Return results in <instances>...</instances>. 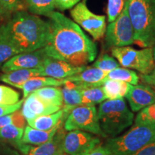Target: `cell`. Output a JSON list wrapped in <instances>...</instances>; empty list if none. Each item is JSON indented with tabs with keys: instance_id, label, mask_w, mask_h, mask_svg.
Here are the masks:
<instances>
[{
	"instance_id": "cell-5",
	"label": "cell",
	"mask_w": 155,
	"mask_h": 155,
	"mask_svg": "<svg viewBox=\"0 0 155 155\" xmlns=\"http://www.w3.org/2000/svg\"><path fill=\"white\" fill-rule=\"evenodd\" d=\"M155 139V124L134 125L127 133L111 138L105 147L115 155H131Z\"/></svg>"
},
{
	"instance_id": "cell-33",
	"label": "cell",
	"mask_w": 155,
	"mask_h": 155,
	"mask_svg": "<svg viewBox=\"0 0 155 155\" xmlns=\"http://www.w3.org/2000/svg\"><path fill=\"white\" fill-rule=\"evenodd\" d=\"M0 4L7 13L18 11L22 8V0H0Z\"/></svg>"
},
{
	"instance_id": "cell-1",
	"label": "cell",
	"mask_w": 155,
	"mask_h": 155,
	"mask_svg": "<svg viewBox=\"0 0 155 155\" xmlns=\"http://www.w3.org/2000/svg\"><path fill=\"white\" fill-rule=\"evenodd\" d=\"M48 17L51 32L43 48L48 57L78 67L94 61L97 55L96 44L79 25L58 12H53Z\"/></svg>"
},
{
	"instance_id": "cell-24",
	"label": "cell",
	"mask_w": 155,
	"mask_h": 155,
	"mask_svg": "<svg viewBox=\"0 0 155 155\" xmlns=\"http://www.w3.org/2000/svg\"><path fill=\"white\" fill-rule=\"evenodd\" d=\"M81 106H94L106 99L102 86L81 88Z\"/></svg>"
},
{
	"instance_id": "cell-39",
	"label": "cell",
	"mask_w": 155,
	"mask_h": 155,
	"mask_svg": "<svg viewBox=\"0 0 155 155\" xmlns=\"http://www.w3.org/2000/svg\"><path fill=\"white\" fill-rule=\"evenodd\" d=\"M0 155H20L17 150L11 148L8 145L0 143Z\"/></svg>"
},
{
	"instance_id": "cell-17",
	"label": "cell",
	"mask_w": 155,
	"mask_h": 155,
	"mask_svg": "<svg viewBox=\"0 0 155 155\" xmlns=\"http://www.w3.org/2000/svg\"><path fill=\"white\" fill-rule=\"evenodd\" d=\"M65 120V119L61 120L53 129L48 131L38 130V129H33L30 126H28L25 127L21 142L25 144H32L36 145V146L46 143L53 138L59 128L63 126Z\"/></svg>"
},
{
	"instance_id": "cell-2",
	"label": "cell",
	"mask_w": 155,
	"mask_h": 155,
	"mask_svg": "<svg viewBox=\"0 0 155 155\" xmlns=\"http://www.w3.org/2000/svg\"><path fill=\"white\" fill-rule=\"evenodd\" d=\"M0 29L18 54L43 48L51 32L50 22L24 11L17 12Z\"/></svg>"
},
{
	"instance_id": "cell-19",
	"label": "cell",
	"mask_w": 155,
	"mask_h": 155,
	"mask_svg": "<svg viewBox=\"0 0 155 155\" xmlns=\"http://www.w3.org/2000/svg\"><path fill=\"white\" fill-rule=\"evenodd\" d=\"M66 81L65 79H56L51 77L38 76L29 79L19 88L23 91V97L27 98L29 95L38 89L48 86H61L65 84Z\"/></svg>"
},
{
	"instance_id": "cell-32",
	"label": "cell",
	"mask_w": 155,
	"mask_h": 155,
	"mask_svg": "<svg viewBox=\"0 0 155 155\" xmlns=\"http://www.w3.org/2000/svg\"><path fill=\"white\" fill-rule=\"evenodd\" d=\"M126 0H108L107 15L108 22H112L120 15L125 5Z\"/></svg>"
},
{
	"instance_id": "cell-29",
	"label": "cell",
	"mask_w": 155,
	"mask_h": 155,
	"mask_svg": "<svg viewBox=\"0 0 155 155\" xmlns=\"http://www.w3.org/2000/svg\"><path fill=\"white\" fill-rule=\"evenodd\" d=\"M150 124H155V104L139 111L134 120V125Z\"/></svg>"
},
{
	"instance_id": "cell-43",
	"label": "cell",
	"mask_w": 155,
	"mask_h": 155,
	"mask_svg": "<svg viewBox=\"0 0 155 155\" xmlns=\"http://www.w3.org/2000/svg\"><path fill=\"white\" fill-rule=\"evenodd\" d=\"M63 155H68V154H63Z\"/></svg>"
},
{
	"instance_id": "cell-9",
	"label": "cell",
	"mask_w": 155,
	"mask_h": 155,
	"mask_svg": "<svg viewBox=\"0 0 155 155\" xmlns=\"http://www.w3.org/2000/svg\"><path fill=\"white\" fill-rule=\"evenodd\" d=\"M71 15L74 22L88 32L95 40H101L105 35L106 17L92 12L87 7L86 0L74 6L71 11Z\"/></svg>"
},
{
	"instance_id": "cell-6",
	"label": "cell",
	"mask_w": 155,
	"mask_h": 155,
	"mask_svg": "<svg viewBox=\"0 0 155 155\" xmlns=\"http://www.w3.org/2000/svg\"><path fill=\"white\" fill-rule=\"evenodd\" d=\"M111 54L122 67L136 70L142 75L150 74L155 68L152 47L141 50L130 46L114 47Z\"/></svg>"
},
{
	"instance_id": "cell-8",
	"label": "cell",
	"mask_w": 155,
	"mask_h": 155,
	"mask_svg": "<svg viewBox=\"0 0 155 155\" xmlns=\"http://www.w3.org/2000/svg\"><path fill=\"white\" fill-rule=\"evenodd\" d=\"M105 34L106 45L113 48L129 46L135 42L134 31L128 13L127 0L120 15L107 26Z\"/></svg>"
},
{
	"instance_id": "cell-42",
	"label": "cell",
	"mask_w": 155,
	"mask_h": 155,
	"mask_svg": "<svg viewBox=\"0 0 155 155\" xmlns=\"http://www.w3.org/2000/svg\"><path fill=\"white\" fill-rule=\"evenodd\" d=\"M152 48V50H153V55H154V61H155V41L154 42V43H153Z\"/></svg>"
},
{
	"instance_id": "cell-30",
	"label": "cell",
	"mask_w": 155,
	"mask_h": 155,
	"mask_svg": "<svg viewBox=\"0 0 155 155\" xmlns=\"http://www.w3.org/2000/svg\"><path fill=\"white\" fill-rule=\"evenodd\" d=\"M93 67L109 73L110 71L119 68L120 64L114 58L111 57L108 54H104L94 62Z\"/></svg>"
},
{
	"instance_id": "cell-3",
	"label": "cell",
	"mask_w": 155,
	"mask_h": 155,
	"mask_svg": "<svg viewBox=\"0 0 155 155\" xmlns=\"http://www.w3.org/2000/svg\"><path fill=\"white\" fill-rule=\"evenodd\" d=\"M134 40L145 48L155 41V0H127Z\"/></svg>"
},
{
	"instance_id": "cell-14",
	"label": "cell",
	"mask_w": 155,
	"mask_h": 155,
	"mask_svg": "<svg viewBox=\"0 0 155 155\" xmlns=\"http://www.w3.org/2000/svg\"><path fill=\"white\" fill-rule=\"evenodd\" d=\"M22 114L27 121L40 116L55 113L61 107L48 104L38 98L34 93L29 95L23 102Z\"/></svg>"
},
{
	"instance_id": "cell-4",
	"label": "cell",
	"mask_w": 155,
	"mask_h": 155,
	"mask_svg": "<svg viewBox=\"0 0 155 155\" xmlns=\"http://www.w3.org/2000/svg\"><path fill=\"white\" fill-rule=\"evenodd\" d=\"M98 117L101 129L106 137L114 138L132 125L134 116L125 100L121 98L101 103Z\"/></svg>"
},
{
	"instance_id": "cell-38",
	"label": "cell",
	"mask_w": 155,
	"mask_h": 155,
	"mask_svg": "<svg viewBox=\"0 0 155 155\" xmlns=\"http://www.w3.org/2000/svg\"><path fill=\"white\" fill-rule=\"evenodd\" d=\"M86 155H115L105 146H97Z\"/></svg>"
},
{
	"instance_id": "cell-37",
	"label": "cell",
	"mask_w": 155,
	"mask_h": 155,
	"mask_svg": "<svg viewBox=\"0 0 155 155\" xmlns=\"http://www.w3.org/2000/svg\"><path fill=\"white\" fill-rule=\"evenodd\" d=\"M131 155H155V139Z\"/></svg>"
},
{
	"instance_id": "cell-25",
	"label": "cell",
	"mask_w": 155,
	"mask_h": 155,
	"mask_svg": "<svg viewBox=\"0 0 155 155\" xmlns=\"http://www.w3.org/2000/svg\"><path fill=\"white\" fill-rule=\"evenodd\" d=\"M106 80H116L124 81L131 85H137L139 81V76L135 71L126 68H117L110 71L104 79Z\"/></svg>"
},
{
	"instance_id": "cell-36",
	"label": "cell",
	"mask_w": 155,
	"mask_h": 155,
	"mask_svg": "<svg viewBox=\"0 0 155 155\" xmlns=\"http://www.w3.org/2000/svg\"><path fill=\"white\" fill-rule=\"evenodd\" d=\"M12 125H14L17 127L24 129V127H25V118L22 115V111H19V109L17 110V111H15L14 113H12Z\"/></svg>"
},
{
	"instance_id": "cell-34",
	"label": "cell",
	"mask_w": 155,
	"mask_h": 155,
	"mask_svg": "<svg viewBox=\"0 0 155 155\" xmlns=\"http://www.w3.org/2000/svg\"><path fill=\"white\" fill-rule=\"evenodd\" d=\"M23 102H24V100L22 99L21 101H19L17 104H12V105H2V104H0V116L14 113L15 111H17L21 108Z\"/></svg>"
},
{
	"instance_id": "cell-21",
	"label": "cell",
	"mask_w": 155,
	"mask_h": 155,
	"mask_svg": "<svg viewBox=\"0 0 155 155\" xmlns=\"http://www.w3.org/2000/svg\"><path fill=\"white\" fill-rule=\"evenodd\" d=\"M66 119L63 108L55 113L40 116L33 119L28 120V125L38 130L48 131L53 129L61 120Z\"/></svg>"
},
{
	"instance_id": "cell-7",
	"label": "cell",
	"mask_w": 155,
	"mask_h": 155,
	"mask_svg": "<svg viewBox=\"0 0 155 155\" xmlns=\"http://www.w3.org/2000/svg\"><path fill=\"white\" fill-rule=\"evenodd\" d=\"M65 121L63 127L65 131L80 130L106 137L101 129L95 106H77L70 112Z\"/></svg>"
},
{
	"instance_id": "cell-12",
	"label": "cell",
	"mask_w": 155,
	"mask_h": 155,
	"mask_svg": "<svg viewBox=\"0 0 155 155\" xmlns=\"http://www.w3.org/2000/svg\"><path fill=\"white\" fill-rule=\"evenodd\" d=\"M86 66H74L59 60L48 57L40 68L41 76L51 77L56 79H65L82 72Z\"/></svg>"
},
{
	"instance_id": "cell-10",
	"label": "cell",
	"mask_w": 155,
	"mask_h": 155,
	"mask_svg": "<svg viewBox=\"0 0 155 155\" xmlns=\"http://www.w3.org/2000/svg\"><path fill=\"white\" fill-rule=\"evenodd\" d=\"M100 139L91 134L80 130L65 134L63 149L68 155H86L100 144Z\"/></svg>"
},
{
	"instance_id": "cell-27",
	"label": "cell",
	"mask_w": 155,
	"mask_h": 155,
	"mask_svg": "<svg viewBox=\"0 0 155 155\" xmlns=\"http://www.w3.org/2000/svg\"><path fill=\"white\" fill-rule=\"evenodd\" d=\"M24 133V129L15 127L12 124L0 128V140L15 141L17 144L21 142Z\"/></svg>"
},
{
	"instance_id": "cell-35",
	"label": "cell",
	"mask_w": 155,
	"mask_h": 155,
	"mask_svg": "<svg viewBox=\"0 0 155 155\" xmlns=\"http://www.w3.org/2000/svg\"><path fill=\"white\" fill-rule=\"evenodd\" d=\"M80 2V0H55V7L60 10H65L72 8Z\"/></svg>"
},
{
	"instance_id": "cell-18",
	"label": "cell",
	"mask_w": 155,
	"mask_h": 155,
	"mask_svg": "<svg viewBox=\"0 0 155 155\" xmlns=\"http://www.w3.org/2000/svg\"><path fill=\"white\" fill-rule=\"evenodd\" d=\"M62 89L63 96V110L65 116L77 106H81V88L72 81H66Z\"/></svg>"
},
{
	"instance_id": "cell-11",
	"label": "cell",
	"mask_w": 155,
	"mask_h": 155,
	"mask_svg": "<svg viewBox=\"0 0 155 155\" xmlns=\"http://www.w3.org/2000/svg\"><path fill=\"white\" fill-rule=\"evenodd\" d=\"M48 58L44 48L17 54L9 59L2 66V71L5 73L20 69H38Z\"/></svg>"
},
{
	"instance_id": "cell-20",
	"label": "cell",
	"mask_w": 155,
	"mask_h": 155,
	"mask_svg": "<svg viewBox=\"0 0 155 155\" xmlns=\"http://www.w3.org/2000/svg\"><path fill=\"white\" fill-rule=\"evenodd\" d=\"M38 76H41L39 69H20L2 75L0 81L19 88L29 79Z\"/></svg>"
},
{
	"instance_id": "cell-13",
	"label": "cell",
	"mask_w": 155,
	"mask_h": 155,
	"mask_svg": "<svg viewBox=\"0 0 155 155\" xmlns=\"http://www.w3.org/2000/svg\"><path fill=\"white\" fill-rule=\"evenodd\" d=\"M134 112L155 104V89L147 85H131L126 96Z\"/></svg>"
},
{
	"instance_id": "cell-23",
	"label": "cell",
	"mask_w": 155,
	"mask_h": 155,
	"mask_svg": "<svg viewBox=\"0 0 155 155\" xmlns=\"http://www.w3.org/2000/svg\"><path fill=\"white\" fill-rule=\"evenodd\" d=\"M38 98L48 104L60 106H63V91L61 88L58 87H45L38 89L33 92Z\"/></svg>"
},
{
	"instance_id": "cell-16",
	"label": "cell",
	"mask_w": 155,
	"mask_h": 155,
	"mask_svg": "<svg viewBox=\"0 0 155 155\" xmlns=\"http://www.w3.org/2000/svg\"><path fill=\"white\" fill-rule=\"evenodd\" d=\"M65 136V129L61 126L50 141L39 146L30 147L26 155H63L65 154L63 149Z\"/></svg>"
},
{
	"instance_id": "cell-22",
	"label": "cell",
	"mask_w": 155,
	"mask_h": 155,
	"mask_svg": "<svg viewBox=\"0 0 155 155\" xmlns=\"http://www.w3.org/2000/svg\"><path fill=\"white\" fill-rule=\"evenodd\" d=\"M130 87L129 83L116 80H106L102 85L104 95L108 100L124 98L127 96Z\"/></svg>"
},
{
	"instance_id": "cell-31",
	"label": "cell",
	"mask_w": 155,
	"mask_h": 155,
	"mask_svg": "<svg viewBox=\"0 0 155 155\" xmlns=\"http://www.w3.org/2000/svg\"><path fill=\"white\" fill-rule=\"evenodd\" d=\"M19 94L16 91L5 86H0V104L12 105L19 101Z\"/></svg>"
},
{
	"instance_id": "cell-41",
	"label": "cell",
	"mask_w": 155,
	"mask_h": 155,
	"mask_svg": "<svg viewBox=\"0 0 155 155\" xmlns=\"http://www.w3.org/2000/svg\"><path fill=\"white\" fill-rule=\"evenodd\" d=\"M7 15H9V13H7V12L3 9V7H2L1 4H0V19L5 18Z\"/></svg>"
},
{
	"instance_id": "cell-28",
	"label": "cell",
	"mask_w": 155,
	"mask_h": 155,
	"mask_svg": "<svg viewBox=\"0 0 155 155\" xmlns=\"http://www.w3.org/2000/svg\"><path fill=\"white\" fill-rule=\"evenodd\" d=\"M17 52L8 42L0 29V68L12 57L17 55Z\"/></svg>"
},
{
	"instance_id": "cell-15",
	"label": "cell",
	"mask_w": 155,
	"mask_h": 155,
	"mask_svg": "<svg viewBox=\"0 0 155 155\" xmlns=\"http://www.w3.org/2000/svg\"><path fill=\"white\" fill-rule=\"evenodd\" d=\"M108 72L101 71L96 68H87L82 72L73 76L65 78L68 81L75 82L81 88H90V87L102 86L105 82L104 79L107 76Z\"/></svg>"
},
{
	"instance_id": "cell-26",
	"label": "cell",
	"mask_w": 155,
	"mask_h": 155,
	"mask_svg": "<svg viewBox=\"0 0 155 155\" xmlns=\"http://www.w3.org/2000/svg\"><path fill=\"white\" fill-rule=\"evenodd\" d=\"M28 9L31 13L48 16L54 12L55 0H27Z\"/></svg>"
},
{
	"instance_id": "cell-40",
	"label": "cell",
	"mask_w": 155,
	"mask_h": 155,
	"mask_svg": "<svg viewBox=\"0 0 155 155\" xmlns=\"http://www.w3.org/2000/svg\"><path fill=\"white\" fill-rule=\"evenodd\" d=\"M141 78L143 81V82L146 83L147 84L155 88V68L150 74L141 75Z\"/></svg>"
}]
</instances>
